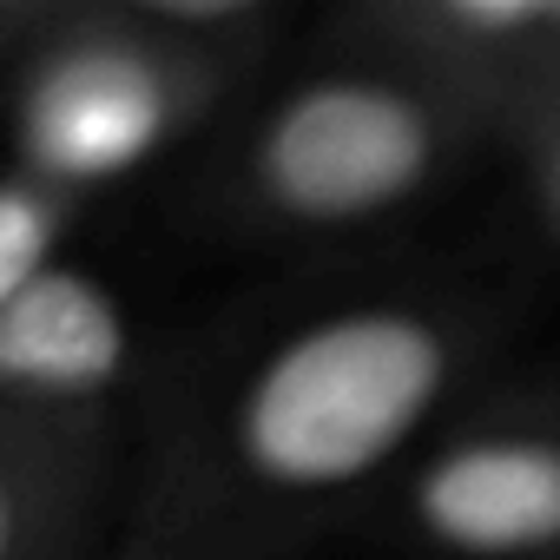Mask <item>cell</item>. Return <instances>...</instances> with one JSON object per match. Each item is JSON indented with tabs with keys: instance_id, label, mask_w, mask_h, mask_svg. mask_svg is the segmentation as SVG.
Returning <instances> with one entry per match:
<instances>
[{
	"instance_id": "7",
	"label": "cell",
	"mask_w": 560,
	"mask_h": 560,
	"mask_svg": "<svg viewBox=\"0 0 560 560\" xmlns=\"http://www.w3.org/2000/svg\"><path fill=\"white\" fill-rule=\"evenodd\" d=\"M132 429L0 409V560H113Z\"/></svg>"
},
{
	"instance_id": "10",
	"label": "cell",
	"mask_w": 560,
	"mask_h": 560,
	"mask_svg": "<svg viewBox=\"0 0 560 560\" xmlns=\"http://www.w3.org/2000/svg\"><path fill=\"white\" fill-rule=\"evenodd\" d=\"M67 0H0V100H8L14 73L34 60V47L54 34Z\"/></svg>"
},
{
	"instance_id": "2",
	"label": "cell",
	"mask_w": 560,
	"mask_h": 560,
	"mask_svg": "<svg viewBox=\"0 0 560 560\" xmlns=\"http://www.w3.org/2000/svg\"><path fill=\"white\" fill-rule=\"evenodd\" d=\"M488 165L501 145L455 93L317 27L165 178V211L211 244L343 264L389 250Z\"/></svg>"
},
{
	"instance_id": "5",
	"label": "cell",
	"mask_w": 560,
	"mask_h": 560,
	"mask_svg": "<svg viewBox=\"0 0 560 560\" xmlns=\"http://www.w3.org/2000/svg\"><path fill=\"white\" fill-rule=\"evenodd\" d=\"M159 357L165 337L145 330L113 277L60 257L0 311V409L132 429Z\"/></svg>"
},
{
	"instance_id": "9",
	"label": "cell",
	"mask_w": 560,
	"mask_h": 560,
	"mask_svg": "<svg viewBox=\"0 0 560 560\" xmlns=\"http://www.w3.org/2000/svg\"><path fill=\"white\" fill-rule=\"evenodd\" d=\"M508 172V198H514V224L527 231V244L560 264V100H547L501 152Z\"/></svg>"
},
{
	"instance_id": "1",
	"label": "cell",
	"mask_w": 560,
	"mask_h": 560,
	"mask_svg": "<svg viewBox=\"0 0 560 560\" xmlns=\"http://www.w3.org/2000/svg\"><path fill=\"white\" fill-rule=\"evenodd\" d=\"M527 284L481 257H343L165 337L113 560H304L389 508L508 370Z\"/></svg>"
},
{
	"instance_id": "6",
	"label": "cell",
	"mask_w": 560,
	"mask_h": 560,
	"mask_svg": "<svg viewBox=\"0 0 560 560\" xmlns=\"http://www.w3.org/2000/svg\"><path fill=\"white\" fill-rule=\"evenodd\" d=\"M317 27L455 93L501 152L560 100V0H350Z\"/></svg>"
},
{
	"instance_id": "3",
	"label": "cell",
	"mask_w": 560,
	"mask_h": 560,
	"mask_svg": "<svg viewBox=\"0 0 560 560\" xmlns=\"http://www.w3.org/2000/svg\"><path fill=\"white\" fill-rule=\"evenodd\" d=\"M291 34L277 0H67L0 100L8 165L80 205L178 172Z\"/></svg>"
},
{
	"instance_id": "8",
	"label": "cell",
	"mask_w": 560,
	"mask_h": 560,
	"mask_svg": "<svg viewBox=\"0 0 560 560\" xmlns=\"http://www.w3.org/2000/svg\"><path fill=\"white\" fill-rule=\"evenodd\" d=\"M86 211L93 205H80V198L54 191V185L27 178L14 165L0 172V311L21 298L47 264L67 257V237L80 231Z\"/></svg>"
},
{
	"instance_id": "4",
	"label": "cell",
	"mask_w": 560,
	"mask_h": 560,
	"mask_svg": "<svg viewBox=\"0 0 560 560\" xmlns=\"http://www.w3.org/2000/svg\"><path fill=\"white\" fill-rule=\"evenodd\" d=\"M376 527L409 560H560V376L475 389Z\"/></svg>"
}]
</instances>
